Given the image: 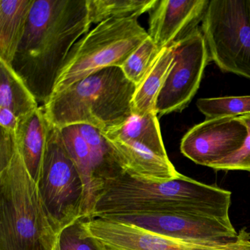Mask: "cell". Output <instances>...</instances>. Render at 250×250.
I'll use <instances>...</instances> for the list:
<instances>
[{
  "mask_svg": "<svg viewBox=\"0 0 250 250\" xmlns=\"http://www.w3.org/2000/svg\"><path fill=\"white\" fill-rule=\"evenodd\" d=\"M87 0H34L11 66L46 103L71 48L90 29Z\"/></svg>",
  "mask_w": 250,
  "mask_h": 250,
  "instance_id": "6da1fadb",
  "label": "cell"
},
{
  "mask_svg": "<svg viewBox=\"0 0 250 250\" xmlns=\"http://www.w3.org/2000/svg\"><path fill=\"white\" fill-rule=\"evenodd\" d=\"M0 197V250H53L59 235L19 148L17 133L2 129Z\"/></svg>",
  "mask_w": 250,
  "mask_h": 250,
  "instance_id": "7a4b0ae2",
  "label": "cell"
},
{
  "mask_svg": "<svg viewBox=\"0 0 250 250\" xmlns=\"http://www.w3.org/2000/svg\"><path fill=\"white\" fill-rule=\"evenodd\" d=\"M225 200L223 188L184 175L156 182L124 172L106 183L89 219L165 213L216 216Z\"/></svg>",
  "mask_w": 250,
  "mask_h": 250,
  "instance_id": "3957f363",
  "label": "cell"
},
{
  "mask_svg": "<svg viewBox=\"0 0 250 250\" xmlns=\"http://www.w3.org/2000/svg\"><path fill=\"white\" fill-rule=\"evenodd\" d=\"M136 88L121 68L109 67L51 96L42 107L48 122L60 129L87 125L107 132L132 115Z\"/></svg>",
  "mask_w": 250,
  "mask_h": 250,
  "instance_id": "277c9868",
  "label": "cell"
},
{
  "mask_svg": "<svg viewBox=\"0 0 250 250\" xmlns=\"http://www.w3.org/2000/svg\"><path fill=\"white\" fill-rule=\"evenodd\" d=\"M148 37L137 19L99 23L71 48L58 73L52 96L104 68H121Z\"/></svg>",
  "mask_w": 250,
  "mask_h": 250,
  "instance_id": "5b68a950",
  "label": "cell"
},
{
  "mask_svg": "<svg viewBox=\"0 0 250 250\" xmlns=\"http://www.w3.org/2000/svg\"><path fill=\"white\" fill-rule=\"evenodd\" d=\"M38 185L58 235L65 228L86 219L83 179L65 147L61 130L49 123L43 169Z\"/></svg>",
  "mask_w": 250,
  "mask_h": 250,
  "instance_id": "8992f818",
  "label": "cell"
},
{
  "mask_svg": "<svg viewBox=\"0 0 250 250\" xmlns=\"http://www.w3.org/2000/svg\"><path fill=\"white\" fill-rule=\"evenodd\" d=\"M210 61L250 80V0H212L202 21Z\"/></svg>",
  "mask_w": 250,
  "mask_h": 250,
  "instance_id": "52a82bcc",
  "label": "cell"
},
{
  "mask_svg": "<svg viewBox=\"0 0 250 250\" xmlns=\"http://www.w3.org/2000/svg\"><path fill=\"white\" fill-rule=\"evenodd\" d=\"M173 46L175 61L156 103V112L159 115L181 112L188 106L210 61L199 27Z\"/></svg>",
  "mask_w": 250,
  "mask_h": 250,
  "instance_id": "ba28073f",
  "label": "cell"
},
{
  "mask_svg": "<svg viewBox=\"0 0 250 250\" xmlns=\"http://www.w3.org/2000/svg\"><path fill=\"white\" fill-rule=\"evenodd\" d=\"M104 218L132 224L154 233L183 241L226 243L235 241L238 235L229 218L181 213Z\"/></svg>",
  "mask_w": 250,
  "mask_h": 250,
  "instance_id": "9c48e42d",
  "label": "cell"
},
{
  "mask_svg": "<svg viewBox=\"0 0 250 250\" xmlns=\"http://www.w3.org/2000/svg\"><path fill=\"white\" fill-rule=\"evenodd\" d=\"M247 135V128L238 117L206 119L184 134L180 148L194 163L210 167L238 151Z\"/></svg>",
  "mask_w": 250,
  "mask_h": 250,
  "instance_id": "30bf717a",
  "label": "cell"
},
{
  "mask_svg": "<svg viewBox=\"0 0 250 250\" xmlns=\"http://www.w3.org/2000/svg\"><path fill=\"white\" fill-rule=\"evenodd\" d=\"M208 0H157L149 11L148 33L160 49L187 37L203 21Z\"/></svg>",
  "mask_w": 250,
  "mask_h": 250,
  "instance_id": "8fae6325",
  "label": "cell"
},
{
  "mask_svg": "<svg viewBox=\"0 0 250 250\" xmlns=\"http://www.w3.org/2000/svg\"><path fill=\"white\" fill-rule=\"evenodd\" d=\"M105 139L124 172L131 176L165 182L177 179L182 175L175 169L169 158L162 157L143 145L118 139Z\"/></svg>",
  "mask_w": 250,
  "mask_h": 250,
  "instance_id": "7c38bea8",
  "label": "cell"
},
{
  "mask_svg": "<svg viewBox=\"0 0 250 250\" xmlns=\"http://www.w3.org/2000/svg\"><path fill=\"white\" fill-rule=\"evenodd\" d=\"M49 122L43 107L20 119L17 131L19 148L27 169L38 183L44 161Z\"/></svg>",
  "mask_w": 250,
  "mask_h": 250,
  "instance_id": "4fadbf2b",
  "label": "cell"
},
{
  "mask_svg": "<svg viewBox=\"0 0 250 250\" xmlns=\"http://www.w3.org/2000/svg\"><path fill=\"white\" fill-rule=\"evenodd\" d=\"M34 0H0V61L11 65Z\"/></svg>",
  "mask_w": 250,
  "mask_h": 250,
  "instance_id": "5bb4252c",
  "label": "cell"
},
{
  "mask_svg": "<svg viewBox=\"0 0 250 250\" xmlns=\"http://www.w3.org/2000/svg\"><path fill=\"white\" fill-rule=\"evenodd\" d=\"M175 61L174 46L164 48L147 75L137 86L132 101V113L146 116L156 112V103L161 90Z\"/></svg>",
  "mask_w": 250,
  "mask_h": 250,
  "instance_id": "9a60e30c",
  "label": "cell"
},
{
  "mask_svg": "<svg viewBox=\"0 0 250 250\" xmlns=\"http://www.w3.org/2000/svg\"><path fill=\"white\" fill-rule=\"evenodd\" d=\"M157 115L156 112L143 117L132 114L122 125L107 132L101 133L106 138L143 145L159 156L168 158Z\"/></svg>",
  "mask_w": 250,
  "mask_h": 250,
  "instance_id": "2e32d148",
  "label": "cell"
},
{
  "mask_svg": "<svg viewBox=\"0 0 250 250\" xmlns=\"http://www.w3.org/2000/svg\"><path fill=\"white\" fill-rule=\"evenodd\" d=\"M39 102L10 64L0 61V108L11 111L19 119L39 109Z\"/></svg>",
  "mask_w": 250,
  "mask_h": 250,
  "instance_id": "e0dca14e",
  "label": "cell"
},
{
  "mask_svg": "<svg viewBox=\"0 0 250 250\" xmlns=\"http://www.w3.org/2000/svg\"><path fill=\"white\" fill-rule=\"evenodd\" d=\"M78 125L91 150L93 172L99 197L108 181L125 172L100 131L90 125Z\"/></svg>",
  "mask_w": 250,
  "mask_h": 250,
  "instance_id": "ac0fdd59",
  "label": "cell"
},
{
  "mask_svg": "<svg viewBox=\"0 0 250 250\" xmlns=\"http://www.w3.org/2000/svg\"><path fill=\"white\" fill-rule=\"evenodd\" d=\"M157 0H87L89 20L97 24L108 20L137 19L149 12Z\"/></svg>",
  "mask_w": 250,
  "mask_h": 250,
  "instance_id": "d6986e66",
  "label": "cell"
},
{
  "mask_svg": "<svg viewBox=\"0 0 250 250\" xmlns=\"http://www.w3.org/2000/svg\"><path fill=\"white\" fill-rule=\"evenodd\" d=\"M196 105L206 119L242 116L250 114V96L204 98Z\"/></svg>",
  "mask_w": 250,
  "mask_h": 250,
  "instance_id": "ffe728a7",
  "label": "cell"
},
{
  "mask_svg": "<svg viewBox=\"0 0 250 250\" xmlns=\"http://www.w3.org/2000/svg\"><path fill=\"white\" fill-rule=\"evenodd\" d=\"M161 50L149 36L121 67L126 78L137 87L147 75Z\"/></svg>",
  "mask_w": 250,
  "mask_h": 250,
  "instance_id": "44dd1931",
  "label": "cell"
},
{
  "mask_svg": "<svg viewBox=\"0 0 250 250\" xmlns=\"http://www.w3.org/2000/svg\"><path fill=\"white\" fill-rule=\"evenodd\" d=\"M238 118L247 129L245 141L238 151L213 164L210 167L215 170H241L250 172V114L239 116Z\"/></svg>",
  "mask_w": 250,
  "mask_h": 250,
  "instance_id": "7402d4cb",
  "label": "cell"
},
{
  "mask_svg": "<svg viewBox=\"0 0 250 250\" xmlns=\"http://www.w3.org/2000/svg\"><path fill=\"white\" fill-rule=\"evenodd\" d=\"M83 220L81 219L61 232L59 235L61 250H99L94 241L83 232Z\"/></svg>",
  "mask_w": 250,
  "mask_h": 250,
  "instance_id": "603a6c76",
  "label": "cell"
},
{
  "mask_svg": "<svg viewBox=\"0 0 250 250\" xmlns=\"http://www.w3.org/2000/svg\"><path fill=\"white\" fill-rule=\"evenodd\" d=\"M20 119L11 111L0 108V126L1 129L17 133Z\"/></svg>",
  "mask_w": 250,
  "mask_h": 250,
  "instance_id": "cb8c5ba5",
  "label": "cell"
},
{
  "mask_svg": "<svg viewBox=\"0 0 250 250\" xmlns=\"http://www.w3.org/2000/svg\"><path fill=\"white\" fill-rule=\"evenodd\" d=\"M52 250H61V247H60L59 244V238H58V242L55 244V247H54V249Z\"/></svg>",
  "mask_w": 250,
  "mask_h": 250,
  "instance_id": "d4e9b609",
  "label": "cell"
}]
</instances>
